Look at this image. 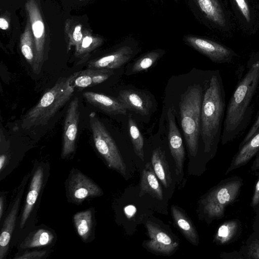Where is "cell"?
<instances>
[{"instance_id":"cell-36","label":"cell","mask_w":259,"mask_h":259,"mask_svg":"<svg viewBox=\"0 0 259 259\" xmlns=\"http://www.w3.org/2000/svg\"><path fill=\"white\" fill-rule=\"evenodd\" d=\"M242 15L247 20H250V12L247 3L245 0H235Z\"/></svg>"},{"instance_id":"cell-5","label":"cell","mask_w":259,"mask_h":259,"mask_svg":"<svg viewBox=\"0 0 259 259\" xmlns=\"http://www.w3.org/2000/svg\"><path fill=\"white\" fill-rule=\"evenodd\" d=\"M90 123L94 144L99 153L110 168L124 176L126 165L120 153L106 127L94 113L90 115Z\"/></svg>"},{"instance_id":"cell-21","label":"cell","mask_w":259,"mask_h":259,"mask_svg":"<svg viewBox=\"0 0 259 259\" xmlns=\"http://www.w3.org/2000/svg\"><path fill=\"white\" fill-rule=\"evenodd\" d=\"M140 186V197H142L145 194H148L158 200H162V188L158 181L152 164L149 162L146 164L142 170Z\"/></svg>"},{"instance_id":"cell-17","label":"cell","mask_w":259,"mask_h":259,"mask_svg":"<svg viewBox=\"0 0 259 259\" xmlns=\"http://www.w3.org/2000/svg\"><path fill=\"white\" fill-rule=\"evenodd\" d=\"M25 187V184L19 191L13 205L7 216L1 230L0 236V259H3L8 250L11 239L16 220L17 212L20 203L22 195Z\"/></svg>"},{"instance_id":"cell-12","label":"cell","mask_w":259,"mask_h":259,"mask_svg":"<svg viewBox=\"0 0 259 259\" xmlns=\"http://www.w3.org/2000/svg\"><path fill=\"white\" fill-rule=\"evenodd\" d=\"M149 240L146 245L150 250L164 254H170L178 247L179 243L158 225L148 221L146 224Z\"/></svg>"},{"instance_id":"cell-22","label":"cell","mask_w":259,"mask_h":259,"mask_svg":"<svg viewBox=\"0 0 259 259\" xmlns=\"http://www.w3.org/2000/svg\"><path fill=\"white\" fill-rule=\"evenodd\" d=\"M31 25L27 21L24 32L20 38L21 53L28 63L31 67L33 72L38 74L40 69L37 65L34 48V38L31 31Z\"/></svg>"},{"instance_id":"cell-42","label":"cell","mask_w":259,"mask_h":259,"mask_svg":"<svg viewBox=\"0 0 259 259\" xmlns=\"http://www.w3.org/2000/svg\"><path fill=\"white\" fill-rule=\"evenodd\" d=\"M9 24L8 21L3 17L0 18V28L2 30H7L9 28Z\"/></svg>"},{"instance_id":"cell-3","label":"cell","mask_w":259,"mask_h":259,"mask_svg":"<svg viewBox=\"0 0 259 259\" xmlns=\"http://www.w3.org/2000/svg\"><path fill=\"white\" fill-rule=\"evenodd\" d=\"M79 72H74L67 77H60L55 85L49 89L37 103L25 114L22 127L28 129L47 124L72 96L75 89L72 81Z\"/></svg>"},{"instance_id":"cell-30","label":"cell","mask_w":259,"mask_h":259,"mask_svg":"<svg viewBox=\"0 0 259 259\" xmlns=\"http://www.w3.org/2000/svg\"><path fill=\"white\" fill-rule=\"evenodd\" d=\"M239 251L244 259H259V232L253 231Z\"/></svg>"},{"instance_id":"cell-28","label":"cell","mask_w":259,"mask_h":259,"mask_svg":"<svg viewBox=\"0 0 259 259\" xmlns=\"http://www.w3.org/2000/svg\"><path fill=\"white\" fill-rule=\"evenodd\" d=\"M73 222L78 234L86 241L91 234L92 227V211L88 209L76 213L73 216Z\"/></svg>"},{"instance_id":"cell-16","label":"cell","mask_w":259,"mask_h":259,"mask_svg":"<svg viewBox=\"0 0 259 259\" xmlns=\"http://www.w3.org/2000/svg\"><path fill=\"white\" fill-rule=\"evenodd\" d=\"M259 152V130L244 145L238 148L225 175L246 164Z\"/></svg>"},{"instance_id":"cell-25","label":"cell","mask_w":259,"mask_h":259,"mask_svg":"<svg viewBox=\"0 0 259 259\" xmlns=\"http://www.w3.org/2000/svg\"><path fill=\"white\" fill-rule=\"evenodd\" d=\"M201 12L213 23L223 26L226 24L223 11L217 0H195Z\"/></svg>"},{"instance_id":"cell-24","label":"cell","mask_w":259,"mask_h":259,"mask_svg":"<svg viewBox=\"0 0 259 259\" xmlns=\"http://www.w3.org/2000/svg\"><path fill=\"white\" fill-rule=\"evenodd\" d=\"M171 212L176 225L183 234L192 244L197 245L198 235L191 221L175 205L171 206Z\"/></svg>"},{"instance_id":"cell-14","label":"cell","mask_w":259,"mask_h":259,"mask_svg":"<svg viewBox=\"0 0 259 259\" xmlns=\"http://www.w3.org/2000/svg\"><path fill=\"white\" fill-rule=\"evenodd\" d=\"M134 55L132 47L123 46L110 54L90 61L88 68L113 69L118 68L128 62Z\"/></svg>"},{"instance_id":"cell-2","label":"cell","mask_w":259,"mask_h":259,"mask_svg":"<svg viewBox=\"0 0 259 259\" xmlns=\"http://www.w3.org/2000/svg\"><path fill=\"white\" fill-rule=\"evenodd\" d=\"M225 109L223 79L219 70H215L207 81L201 105L200 136L205 153L217 149L221 139Z\"/></svg>"},{"instance_id":"cell-13","label":"cell","mask_w":259,"mask_h":259,"mask_svg":"<svg viewBox=\"0 0 259 259\" xmlns=\"http://www.w3.org/2000/svg\"><path fill=\"white\" fill-rule=\"evenodd\" d=\"M117 99L127 110L144 116L149 114L152 105L150 97L140 90H122L119 92Z\"/></svg>"},{"instance_id":"cell-41","label":"cell","mask_w":259,"mask_h":259,"mask_svg":"<svg viewBox=\"0 0 259 259\" xmlns=\"http://www.w3.org/2000/svg\"><path fill=\"white\" fill-rule=\"evenodd\" d=\"M7 156L5 154H1L0 156V170L1 172L3 170L6 163H7Z\"/></svg>"},{"instance_id":"cell-7","label":"cell","mask_w":259,"mask_h":259,"mask_svg":"<svg viewBox=\"0 0 259 259\" xmlns=\"http://www.w3.org/2000/svg\"><path fill=\"white\" fill-rule=\"evenodd\" d=\"M243 185V179L240 177L233 176L225 179L211 188L202 199L226 207L236 201Z\"/></svg>"},{"instance_id":"cell-11","label":"cell","mask_w":259,"mask_h":259,"mask_svg":"<svg viewBox=\"0 0 259 259\" xmlns=\"http://www.w3.org/2000/svg\"><path fill=\"white\" fill-rule=\"evenodd\" d=\"M69 195L73 201L80 203L88 197L102 195L101 188L81 172L72 175L68 183Z\"/></svg>"},{"instance_id":"cell-8","label":"cell","mask_w":259,"mask_h":259,"mask_svg":"<svg viewBox=\"0 0 259 259\" xmlns=\"http://www.w3.org/2000/svg\"><path fill=\"white\" fill-rule=\"evenodd\" d=\"M79 100L75 97L67 108L64 123L62 157L65 158L74 151L79 121Z\"/></svg>"},{"instance_id":"cell-1","label":"cell","mask_w":259,"mask_h":259,"mask_svg":"<svg viewBox=\"0 0 259 259\" xmlns=\"http://www.w3.org/2000/svg\"><path fill=\"white\" fill-rule=\"evenodd\" d=\"M259 87V54L252 56L247 70L228 102L221 136L222 145L235 139L248 125L253 112L251 102Z\"/></svg>"},{"instance_id":"cell-39","label":"cell","mask_w":259,"mask_h":259,"mask_svg":"<svg viewBox=\"0 0 259 259\" xmlns=\"http://www.w3.org/2000/svg\"><path fill=\"white\" fill-rule=\"evenodd\" d=\"M254 210L255 212V216L252 225V229L253 231L259 232V204Z\"/></svg>"},{"instance_id":"cell-40","label":"cell","mask_w":259,"mask_h":259,"mask_svg":"<svg viewBox=\"0 0 259 259\" xmlns=\"http://www.w3.org/2000/svg\"><path fill=\"white\" fill-rule=\"evenodd\" d=\"M251 170L253 171L259 170V152L256 155L255 158L251 167Z\"/></svg>"},{"instance_id":"cell-44","label":"cell","mask_w":259,"mask_h":259,"mask_svg":"<svg viewBox=\"0 0 259 259\" xmlns=\"http://www.w3.org/2000/svg\"><path fill=\"white\" fill-rule=\"evenodd\" d=\"M176 1H178V0H176Z\"/></svg>"},{"instance_id":"cell-34","label":"cell","mask_w":259,"mask_h":259,"mask_svg":"<svg viewBox=\"0 0 259 259\" xmlns=\"http://www.w3.org/2000/svg\"><path fill=\"white\" fill-rule=\"evenodd\" d=\"M259 130V112L257 116L251 125V127L248 130V132L245 136L244 138L241 142L239 145V147L242 146L246 142H247Z\"/></svg>"},{"instance_id":"cell-29","label":"cell","mask_w":259,"mask_h":259,"mask_svg":"<svg viewBox=\"0 0 259 259\" xmlns=\"http://www.w3.org/2000/svg\"><path fill=\"white\" fill-rule=\"evenodd\" d=\"M128 124L134 152L137 156L144 161V139L136 122L131 116H128Z\"/></svg>"},{"instance_id":"cell-33","label":"cell","mask_w":259,"mask_h":259,"mask_svg":"<svg viewBox=\"0 0 259 259\" xmlns=\"http://www.w3.org/2000/svg\"><path fill=\"white\" fill-rule=\"evenodd\" d=\"M81 29V25H77L74 27L72 34L69 35V50L72 46H75V49L79 47L83 37Z\"/></svg>"},{"instance_id":"cell-10","label":"cell","mask_w":259,"mask_h":259,"mask_svg":"<svg viewBox=\"0 0 259 259\" xmlns=\"http://www.w3.org/2000/svg\"><path fill=\"white\" fill-rule=\"evenodd\" d=\"M168 124V146L171 155L175 163L176 172L181 175L183 172L185 152L182 138L177 125L174 110L169 108L167 111Z\"/></svg>"},{"instance_id":"cell-31","label":"cell","mask_w":259,"mask_h":259,"mask_svg":"<svg viewBox=\"0 0 259 259\" xmlns=\"http://www.w3.org/2000/svg\"><path fill=\"white\" fill-rule=\"evenodd\" d=\"M201 203L203 214L207 222L224 217L226 207L221 204L202 199Z\"/></svg>"},{"instance_id":"cell-26","label":"cell","mask_w":259,"mask_h":259,"mask_svg":"<svg viewBox=\"0 0 259 259\" xmlns=\"http://www.w3.org/2000/svg\"><path fill=\"white\" fill-rule=\"evenodd\" d=\"M164 54V50L156 49L149 52L135 61L128 74H133L148 70Z\"/></svg>"},{"instance_id":"cell-37","label":"cell","mask_w":259,"mask_h":259,"mask_svg":"<svg viewBox=\"0 0 259 259\" xmlns=\"http://www.w3.org/2000/svg\"><path fill=\"white\" fill-rule=\"evenodd\" d=\"M258 179L255 184L253 195L252 196L250 206L254 209L259 204V172H256Z\"/></svg>"},{"instance_id":"cell-6","label":"cell","mask_w":259,"mask_h":259,"mask_svg":"<svg viewBox=\"0 0 259 259\" xmlns=\"http://www.w3.org/2000/svg\"><path fill=\"white\" fill-rule=\"evenodd\" d=\"M186 44L216 63H229L236 56L235 53L220 44L192 35L184 36Z\"/></svg>"},{"instance_id":"cell-32","label":"cell","mask_w":259,"mask_h":259,"mask_svg":"<svg viewBox=\"0 0 259 259\" xmlns=\"http://www.w3.org/2000/svg\"><path fill=\"white\" fill-rule=\"evenodd\" d=\"M102 42V40L101 38L86 34L83 36L79 47L75 49V55L78 57L84 58L89 53L99 47Z\"/></svg>"},{"instance_id":"cell-35","label":"cell","mask_w":259,"mask_h":259,"mask_svg":"<svg viewBox=\"0 0 259 259\" xmlns=\"http://www.w3.org/2000/svg\"><path fill=\"white\" fill-rule=\"evenodd\" d=\"M46 253V251H33L26 252L21 255L15 256L14 259H40L43 257Z\"/></svg>"},{"instance_id":"cell-20","label":"cell","mask_w":259,"mask_h":259,"mask_svg":"<svg viewBox=\"0 0 259 259\" xmlns=\"http://www.w3.org/2000/svg\"><path fill=\"white\" fill-rule=\"evenodd\" d=\"M242 233L240 220L233 219L224 222L218 228L213 241L219 245H225L236 241Z\"/></svg>"},{"instance_id":"cell-15","label":"cell","mask_w":259,"mask_h":259,"mask_svg":"<svg viewBox=\"0 0 259 259\" xmlns=\"http://www.w3.org/2000/svg\"><path fill=\"white\" fill-rule=\"evenodd\" d=\"M82 96L89 103L107 114H126L127 109L117 98L94 92H85Z\"/></svg>"},{"instance_id":"cell-43","label":"cell","mask_w":259,"mask_h":259,"mask_svg":"<svg viewBox=\"0 0 259 259\" xmlns=\"http://www.w3.org/2000/svg\"><path fill=\"white\" fill-rule=\"evenodd\" d=\"M4 208V199L3 196L0 198V219H2Z\"/></svg>"},{"instance_id":"cell-19","label":"cell","mask_w":259,"mask_h":259,"mask_svg":"<svg viewBox=\"0 0 259 259\" xmlns=\"http://www.w3.org/2000/svg\"><path fill=\"white\" fill-rule=\"evenodd\" d=\"M44 171L41 166L37 167L31 181L29 191L26 198L25 203L20 221V228H23L33 208L40 192L43 182Z\"/></svg>"},{"instance_id":"cell-27","label":"cell","mask_w":259,"mask_h":259,"mask_svg":"<svg viewBox=\"0 0 259 259\" xmlns=\"http://www.w3.org/2000/svg\"><path fill=\"white\" fill-rule=\"evenodd\" d=\"M54 235L49 231L39 229L30 233L21 244V248H28L47 245L52 243Z\"/></svg>"},{"instance_id":"cell-38","label":"cell","mask_w":259,"mask_h":259,"mask_svg":"<svg viewBox=\"0 0 259 259\" xmlns=\"http://www.w3.org/2000/svg\"><path fill=\"white\" fill-rule=\"evenodd\" d=\"M220 257L222 258L244 259L240 251H234L229 252H223L220 254Z\"/></svg>"},{"instance_id":"cell-18","label":"cell","mask_w":259,"mask_h":259,"mask_svg":"<svg viewBox=\"0 0 259 259\" xmlns=\"http://www.w3.org/2000/svg\"><path fill=\"white\" fill-rule=\"evenodd\" d=\"M114 73L112 69L87 68L80 71L73 81V87L78 89L100 84L108 79Z\"/></svg>"},{"instance_id":"cell-4","label":"cell","mask_w":259,"mask_h":259,"mask_svg":"<svg viewBox=\"0 0 259 259\" xmlns=\"http://www.w3.org/2000/svg\"><path fill=\"white\" fill-rule=\"evenodd\" d=\"M203 97L202 87L194 84L181 95L179 103L182 130L189 151L194 157L198 149Z\"/></svg>"},{"instance_id":"cell-23","label":"cell","mask_w":259,"mask_h":259,"mask_svg":"<svg viewBox=\"0 0 259 259\" xmlns=\"http://www.w3.org/2000/svg\"><path fill=\"white\" fill-rule=\"evenodd\" d=\"M151 164L157 177L165 188L168 187L172 182L169 166L166 159L165 152L160 147L152 152Z\"/></svg>"},{"instance_id":"cell-9","label":"cell","mask_w":259,"mask_h":259,"mask_svg":"<svg viewBox=\"0 0 259 259\" xmlns=\"http://www.w3.org/2000/svg\"><path fill=\"white\" fill-rule=\"evenodd\" d=\"M25 8L34 38L35 53L37 65L40 69L44 62L45 44V27L41 13L34 0H28Z\"/></svg>"}]
</instances>
